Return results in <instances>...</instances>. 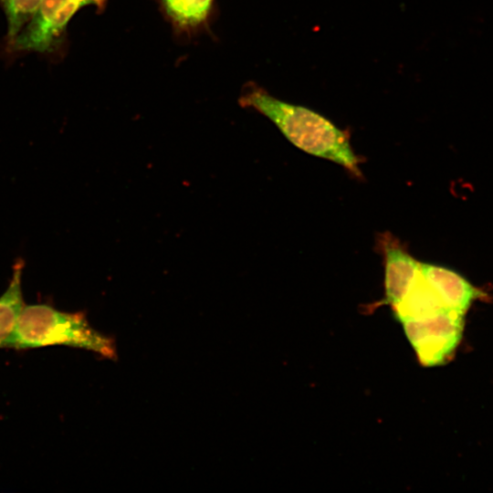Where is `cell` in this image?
Returning <instances> with one entry per match:
<instances>
[{
    "label": "cell",
    "instance_id": "6da1fadb",
    "mask_svg": "<svg viewBox=\"0 0 493 493\" xmlns=\"http://www.w3.org/2000/svg\"><path fill=\"white\" fill-rule=\"evenodd\" d=\"M239 101L242 107L252 108L269 119L299 150L361 174L349 135L321 114L278 100L257 85L247 86Z\"/></svg>",
    "mask_w": 493,
    "mask_h": 493
},
{
    "label": "cell",
    "instance_id": "7a4b0ae2",
    "mask_svg": "<svg viewBox=\"0 0 493 493\" xmlns=\"http://www.w3.org/2000/svg\"><path fill=\"white\" fill-rule=\"evenodd\" d=\"M54 345L83 349L110 359L116 356L114 341L92 328L83 313L65 312L47 304H25L9 347Z\"/></svg>",
    "mask_w": 493,
    "mask_h": 493
},
{
    "label": "cell",
    "instance_id": "3957f363",
    "mask_svg": "<svg viewBox=\"0 0 493 493\" xmlns=\"http://www.w3.org/2000/svg\"><path fill=\"white\" fill-rule=\"evenodd\" d=\"M107 0H42L32 18L7 46L11 52L50 54L61 45L68 25L82 7L93 5L103 10Z\"/></svg>",
    "mask_w": 493,
    "mask_h": 493
},
{
    "label": "cell",
    "instance_id": "277c9868",
    "mask_svg": "<svg viewBox=\"0 0 493 493\" xmlns=\"http://www.w3.org/2000/svg\"><path fill=\"white\" fill-rule=\"evenodd\" d=\"M464 314L444 309L436 313L402 321L418 360L425 366L445 363L460 342Z\"/></svg>",
    "mask_w": 493,
    "mask_h": 493
},
{
    "label": "cell",
    "instance_id": "5b68a950",
    "mask_svg": "<svg viewBox=\"0 0 493 493\" xmlns=\"http://www.w3.org/2000/svg\"><path fill=\"white\" fill-rule=\"evenodd\" d=\"M385 301L393 307L406 295L420 273V262L393 238L383 242Z\"/></svg>",
    "mask_w": 493,
    "mask_h": 493
},
{
    "label": "cell",
    "instance_id": "8992f818",
    "mask_svg": "<svg viewBox=\"0 0 493 493\" xmlns=\"http://www.w3.org/2000/svg\"><path fill=\"white\" fill-rule=\"evenodd\" d=\"M420 273L447 309L465 314L478 295L466 278L446 267L420 263Z\"/></svg>",
    "mask_w": 493,
    "mask_h": 493
},
{
    "label": "cell",
    "instance_id": "52a82bcc",
    "mask_svg": "<svg viewBox=\"0 0 493 493\" xmlns=\"http://www.w3.org/2000/svg\"><path fill=\"white\" fill-rule=\"evenodd\" d=\"M21 276L22 264L17 262L7 289L0 296V348L9 347L19 315L25 306Z\"/></svg>",
    "mask_w": 493,
    "mask_h": 493
},
{
    "label": "cell",
    "instance_id": "ba28073f",
    "mask_svg": "<svg viewBox=\"0 0 493 493\" xmlns=\"http://www.w3.org/2000/svg\"><path fill=\"white\" fill-rule=\"evenodd\" d=\"M170 19L181 27H195L208 17L213 0H161Z\"/></svg>",
    "mask_w": 493,
    "mask_h": 493
},
{
    "label": "cell",
    "instance_id": "9c48e42d",
    "mask_svg": "<svg viewBox=\"0 0 493 493\" xmlns=\"http://www.w3.org/2000/svg\"><path fill=\"white\" fill-rule=\"evenodd\" d=\"M42 0H0L7 22V46L32 20Z\"/></svg>",
    "mask_w": 493,
    "mask_h": 493
}]
</instances>
